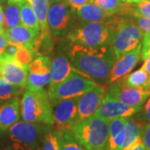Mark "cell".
Masks as SVG:
<instances>
[{"instance_id": "obj_1", "label": "cell", "mask_w": 150, "mask_h": 150, "mask_svg": "<svg viewBox=\"0 0 150 150\" xmlns=\"http://www.w3.org/2000/svg\"><path fill=\"white\" fill-rule=\"evenodd\" d=\"M68 58L73 69L99 84L107 83L116 60L111 44L87 47L79 43H72L69 48Z\"/></svg>"}, {"instance_id": "obj_2", "label": "cell", "mask_w": 150, "mask_h": 150, "mask_svg": "<svg viewBox=\"0 0 150 150\" xmlns=\"http://www.w3.org/2000/svg\"><path fill=\"white\" fill-rule=\"evenodd\" d=\"M70 132L88 150H108V122L95 115L79 119Z\"/></svg>"}, {"instance_id": "obj_3", "label": "cell", "mask_w": 150, "mask_h": 150, "mask_svg": "<svg viewBox=\"0 0 150 150\" xmlns=\"http://www.w3.org/2000/svg\"><path fill=\"white\" fill-rule=\"evenodd\" d=\"M51 104L48 93L43 88L36 91L26 89L20 103L23 120L46 126L54 125V113Z\"/></svg>"}, {"instance_id": "obj_4", "label": "cell", "mask_w": 150, "mask_h": 150, "mask_svg": "<svg viewBox=\"0 0 150 150\" xmlns=\"http://www.w3.org/2000/svg\"><path fill=\"white\" fill-rule=\"evenodd\" d=\"M109 23L112 29L110 44L116 59L142 43L144 33L134 20L113 17Z\"/></svg>"}, {"instance_id": "obj_5", "label": "cell", "mask_w": 150, "mask_h": 150, "mask_svg": "<svg viewBox=\"0 0 150 150\" xmlns=\"http://www.w3.org/2000/svg\"><path fill=\"white\" fill-rule=\"evenodd\" d=\"M109 22H83L75 24L66 34V38L71 44L79 43L87 47L109 45L112 37Z\"/></svg>"}, {"instance_id": "obj_6", "label": "cell", "mask_w": 150, "mask_h": 150, "mask_svg": "<svg viewBox=\"0 0 150 150\" xmlns=\"http://www.w3.org/2000/svg\"><path fill=\"white\" fill-rule=\"evenodd\" d=\"M48 127L26 121H18L8 129L9 144L5 150H42L43 137Z\"/></svg>"}, {"instance_id": "obj_7", "label": "cell", "mask_w": 150, "mask_h": 150, "mask_svg": "<svg viewBox=\"0 0 150 150\" xmlns=\"http://www.w3.org/2000/svg\"><path fill=\"white\" fill-rule=\"evenodd\" d=\"M97 84L88 76L73 69L69 75L63 82L49 87L48 94L52 104L54 105L64 99L79 98Z\"/></svg>"}, {"instance_id": "obj_8", "label": "cell", "mask_w": 150, "mask_h": 150, "mask_svg": "<svg viewBox=\"0 0 150 150\" xmlns=\"http://www.w3.org/2000/svg\"><path fill=\"white\" fill-rule=\"evenodd\" d=\"M150 96V86L126 87L123 79L108 86L104 98L116 99L130 107L142 108L143 104Z\"/></svg>"}, {"instance_id": "obj_9", "label": "cell", "mask_w": 150, "mask_h": 150, "mask_svg": "<svg viewBox=\"0 0 150 150\" xmlns=\"http://www.w3.org/2000/svg\"><path fill=\"white\" fill-rule=\"evenodd\" d=\"M74 15H75L74 11L64 0L54 3L48 8V27L54 35L63 37L72 28Z\"/></svg>"}, {"instance_id": "obj_10", "label": "cell", "mask_w": 150, "mask_h": 150, "mask_svg": "<svg viewBox=\"0 0 150 150\" xmlns=\"http://www.w3.org/2000/svg\"><path fill=\"white\" fill-rule=\"evenodd\" d=\"M51 62L48 56H38L28 65L26 89L36 91L43 89L44 86L50 83Z\"/></svg>"}, {"instance_id": "obj_11", "label": "cell", "mask_w": 150, "mask_h": 150, "mask_svg": "<svg viewBox=\"0 0 150 150\" xmlns=\"http://www.w3.org/2000/svg\"><path fill=\"white\" fill-rule=\"evenodd\" d=\"M28 66L22 64L14 56L2 54L0 55V76L13 85L24 88L28 77Z\"/></svg>"}, {"instance_id": "obj_12", "label": "cell", "mask_w": 150, "mask_h": 150, "mask_svg": "<svg viewBox=\"0 0 150 150\" xmlns=\"http://www.w3.org/2000/svg\"><path fill=\"white\" fill-rule=\"evenodd\" d=\"M79 98L64 99L54 104L53 113H54V124L56 125L57 130L70 131L72 126L79 120V112H78Z\"/></svg>"}, {"instance_id": "obj_13", "label": "cell", "mask_w": 150, "mask_h": 150, "mask_svg": "<svg viewBox=\"0 0 150 150\" xmlns=\"http://www.w3.org/2000/svg\"><path fill=\"white\" fill-rule=\"evenodd\" d=\"M141 46L142 43L115 60L106 83L107 85L110 86L123 80L134 69L141 59Z\"/></svg>"}, {"instance_id": "obj_14", "label": "cell", "mask_w": 150, "mask_h": 150, "mask_svg": "<svg viewBox=\"0 0 150 150\" xmlns=\"http://www.w3.org/2000/svg\"><path fill=\"white\" fill-rule=\"evenodd\" d=\"M108 86L98 83L89 91L86 92L78 99L79 119H85L94 115L102 103Z\"/></svg>"}, {"instance_id": "obj_15", "label": "cell", "mask_w": 150, "mask_h": 150, "mask_svg": "<svg viewBox=\"0 0 150 150\" xmlns=\"http://www.w3.org/2000/svg\"><path fill=\"white\" fill-rule=\"evenodd\" d=\"M142 108L130 107L116 99L103 98L102 103L96 110L94 115L106 121L118 118H129L141 111Z\"/></svg>"}, {"instance_id": "obj_16", "label": "cell", "mask_w": 150, "mask_h": 150, "mask_svg": "<svg viewBox=\"0 0 150 150\" xmlns=\"http://www.w3.org/2000/svg\"><path fill=\"white\" fill-rule=\"evenodd\" d=\"M8 43L14 44L18 47H26L33 50L35 42L40 33H38L26 26L19 24L10 29L6 30Z\"/></svg>"}, {"instance_id": "obj_17", "label": "cell", "mask_w": 150, "mask_h": 150, "mask_svg": "<svg viewBox=\"0 0 150 150\" xmlns=\"http://www.w3.org/2000/svg\"><path fill=\"white\" fill-rule=\"evenodd\" d=\"M20 118V103L18 96L8 100L0 106V132H5Z\"/></svg>"}, {"instance_id": "obj_18", "label": "cell", "mask_w": 150, "mask_h": 150, "mask_svg": "<svg viewBox=\"0 0 150 150\" xmlns=\"http://www.w3.org/2000/svg\"><path fill=\"white\" fill-rule=\"evenodd\" d=\"M75 15L83 22H102L107 23L112 20L113 15L107 13L96 4L88 3L81 6L79 8L74 10Z\"/></svg>"}, {"instance_id": "obj_19", "label": "cell", "mask_w": 150, "mask_h": 150, "mask_svg": "<svg viewBox=\"0 0 150 150\" xmlns=\"http://www.w3.org/2000/svg\"><path fill=\"white\" fill-rule=\"evenodd\" d=\"M128 118H118L108 121V150H122L125 138V124Z\"/></svg>"}, {"instance_id": "obj_20", "label": "cell", "mask_w": 150, "mask_h": 150, "mask_svg": "<svg viewBox=\"0 0 150 150\" xmlns=\"http://www.w3.org/2000/svg\"><path fill=\"white\" fill-rule=\"evenodd\" d=\"M72 69L73 68L69 64V61L65 56L59 55L55 57L50 67L51 80L49 87L57 85L63 82L69 75Z\"/></svg>"}, {"instance_id": "obj_21", "label": "cell", "mask_w": 150, "mask_h": 150, "mask_svg": "<svg viewBox=\"0 0 150 150\" xmlns=\"http://www.w3.org/2000/svg\"><path fill=\"white\" fill-rule=\"evenodd\" d=\"M28 4L31 6L32 9L37 17L40 27L39 36L51 35L48 23V4L47 0H27Z\"/></svg>"}, {"instance_id": "obj_22", "label": "cell", "mask_w": 150, "mask_h": 150, "mask_svg": "<svg viewBox=\"0 0 150 150\" xmlns=\"http://www.w3.org/2000/svg\"><path fill=\"white\" fill-rule=\"evenodd\" d=\"M94 4L100 6L107 13L114 14H129L130 15L132 4L123 3L121 0H93Z\"/></svg>"}, {"instance_id": "obj_23", "label": "cell", "mask_w": 150, "mask_h": 150, "mask_svg": "<svg viewBox=\"0 0 150 150\" xmlns=\"http://www.w3.org/2000/svg\"><path fill=\"white\" fill-rule=\"evenodd\" d=\"M144 126V125L142 123V122L138 121L132 117L128 118L126 124H125V138L123 141L122 150L128 148L139 138L141 137Z\"/></svg>"}, {"instance_id": "obj_24", "label": "cell", "mask_w": 150, "mask_h": 150, "mask_svg": "<svg viewBox=\"0 0 150 150\" xmlns=\"http://www.w3.org/2000/svg\"><path fill=\"white\" fill-rule=\"evenodd\" d=\"M59 150H88L75 139L69 130H56Z\"/></svg>"}, {"instance_id": "obj_25", "label": "cell", "mask_w": 150, "mask_h": 150, "mask_svg": "<svg viewBox=\"0 0 150 150\" xmlns=\"http://www.w3.org/2000/svg\"><path fill=\"white\" fill-rule=\"evenodd\" d=\"M20 18L21 24L36 32L40 33V27L38 24L37 17L32 9L31 6L28 4L27 1L20 5Z\"/></svg>"}, {"instance_id": "obj_26", "label": "cell", "mask_w": 150, "mask_h": 150, "mask_svg": "<svg viewBox=\"0 0 150 150\" xmlns=\"http://www.w3.org/2000/svg\"><path fill=\"white\" fill-rule=\"evenodd\" d=\"M123 84L126 87H148L150 86V75L141 67L127 76L123 79Z\"/></svg>"}, {"instance_id": "obj_27", "label": "cell", "mask_w": 150, "mask_h": 150, "mask_svg": "<svg viewBox=\"0 0 150 150\" xmlns=\"http://www.w3.org/2000/svg\"><path fill=\"white\" fill-rule=\"evenodd\" d=\"M4 29L8 30L17 25L21 24L20 18V5L10 4L6 6L4 11Z\"/></svg>"}, {"instance_id": "obj_28", "label": "cell", "mask_w": 150, "mask_h": 150, "mask_svg": "<svg viewBox=\"0 0 150 150\" xmlns=\"http://www.w3.org/2000/svg\"><path fill=\"white\" fill-rule=\"evenodd\" d=\"M23 88L11 84L0 76V101H8L14 97L18 96L23 92Z\"/></svg>"}, {"instance_id": "obj_29", "label": "cell", "mask_w": 150, "mask_h": 150, "mask_svg": "<svg viewBox=\"0 0 150 150\" xmlns=\"http://www.w3.org/2000/svg\"><path fill=\"white\" fill-rule=\"evenodd\" d=\"M42 150H59L57 131H52L47 128L43 134Z\"/></svg>"}, {"instance_id": "obj_30", "label": "cell", "mask_w": 150, "mask_h": 150, "mask_svg": "<svg viewBox=\"0 0 150 150\" xmlns=\"http://www.w3.org/2000/svg\"><path fill=\"white\" fill-rule=\"evenodd\" d=\"M130 15L150 19V0H141L136 4H132Z\"/></svg>"}, {"instance_id": "obj_31", "label": "cell", "mask_w": 150, "mask_h": 150, "mask_svg": "<svg viewBox=\"0 0 150 150\" xmlns=\"http://www.w3.org/2000/svg\"><path fill=\"white\" fill-rule=\"evenodd\" d=\"M14 58L22 64L28 66L29 63L34 58V54L33 50L26 47H19L17 53L14 55Z\"/></svg>"}, {"instance_id": "obj_32", "label": "cell", "mask_w": 150, "mask_h": 150, "mask_svg": "<svg viewBox=\"0 0 150 150\" xmlns=\"http://www.w3.org/2000/svg\"><path fill=\"white\" fill-rule=\"evenodd\" d=\"M141 139L145 150H150V123L144 126L141 134Z\"/></svg>"}, {"instance_id": "obj_33", "label": "cell", "mask_w": 150, "mask_h": 150, "mask_svg": "<svg viewBox=\"0 0 150 150\" xmlns=\"http://www.w3.org/2000/svg\"><path fill=\"white\" fill-rule=\"evenodd\" d=\"M73 10L79 8L81 6L87 4L88 3H93V0H64Z\"/></svg>"}, {"instance_id": "obj_34", "label": "cell", "mask_w": 150, "mask_h": 150, "mask_svg": "<svg viewBox=\"0 0 150 150\" xmlns=\"http://www.w3.org/2000/svg\"><path fill=\"white\" fill-rule=\"evenodd\" d=\"M123 150H145L144 146L143 144V141H142L141 137L139 138L138 139L136 140L134 143H133L130 146H129L128 148H126L125 149Z\"/></svg>"}, {"instance_id": "obj_35", "label": "cell", "mask_w": 150, "mask_h": 150, "mask_svg": "<svg viewBox=\"0 0 150 150\" xmlns=\"http://www.w3.org/2000/svg\"><path fill=\"white\" fill-rule=\"evenodd\" d=\"M19 47H18L14 44H12V43H8L6 47L5 50H4V54H8V55H11V56H14L15 54L17 53L18 49Z\"/></svg>"}, {"instance_id": "obj_36", "label": "cell", "mask_w": 150, "mask_h": 150, "mask_svg": "<svg viewBox=\"0 0 150 150\" xmlns=\"http://www.w3.org/2000/svg\"><path fill=\"white\" fill-rule=\"evenodd\" d=\"M144 118L150 123V97H149L148 100L146 101L144 108Z\"/></svg>"}, {"instance_id": "obj_37", "label": "cell", "mask_w": 150, "mask_h": 150, "mask_svg": "<svg viewBox=\"0 0 150 150\" xmlns=\"http://www.w3.org/2000/svg\"><path fill=\"white\" fill-rule=\"evenodd\" d=\"M5 31L4 29V9L0 6V32Z\"/></svg>"}, {"instance_id": "obj_38", "label": "cell", "mask_w": 150, "mask_h": 150, "mask_svg": "<svg viewBox=\"0 0 150 150\" xmlns=\"http://www.w3.org/2000/svg\"><path fill=\"white\" fill-rule=\"evenodd\" d=\"M144 70L150 75V54L148 55V57L144 59V65L142 66Z\"/></svg>"}, {"instance_id": "obj_39", "label": "cell", "mask_w": 150, "mask_h": 150, "mask_svg": "<svg viewBox=\"0 0 150 150\" xmlns=\"http://www.w3.org/2000/svg\"><path fill=\"white\" fill-rule=\"evenodd\" d=\"M26 1H27V0H8V4L21 5L22 4H23V3H24V2H26Z\"/></svg>"}, {"instance_id": "obj_40", "label": "cell", "mask_w": 150, "mask_h": 150, "mask_svg": "<svg viewBox=\"0 0 150 150\" xmlns=\"http://www.w3.org/2000/svg\"><path fill=\"white\" fill-rule=\"evenodd\" d=\"M121 1H123L124 3H129V4H136V3H138V2H139L141 0H121Z\"/></svg>"}, {"instance_id": "obj_41", "label": "cell", "mask_w": 150, "mask_h": 150, "mask_svg": "<svg viewBox=\"0 0 150 150\" xmlns=\"http://www.w3.org/2000/svg\"><path fill=\"white\" fill-rule=\"evenodd\" d=\"M47 1H48V3L49 4H54V3L59 2V1H61V0H47Z\"/></svg>"}, {"instance_id": "obj_42", "label": "cell", "mask_w": 150, "mask_h": 150, "mask_svg": "<svg viewBox=\"0 0 150 150\" xmlns=\"http://www.w3.org/2000/svg\"><path fill=\"white\" fill-rule=\"evenodd\" d=\"M3 150H5V149H3Z\"/></svg>"}, {"instance_id": "obj_43", "label": "cell", "mask_w": 150, "mask_h": 150, "mask_svg": "<svg viewBox=\"0 0 150 150\" xmlns=\"http://www.w3.org/2000/svg\"><path fill=\"white\" fill-rule=\"evenodd\" d=\"M0 1H2V0H0Z\"/></svg>"}]
</instances>
